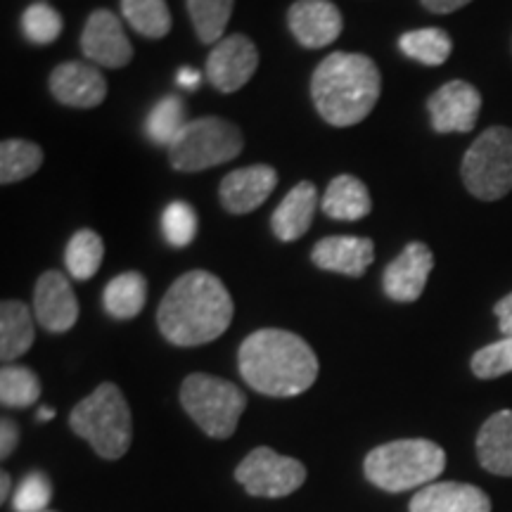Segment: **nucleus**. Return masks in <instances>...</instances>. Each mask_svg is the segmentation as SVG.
Returning <instances> with one entry per match:
<instances>
[{
	"instance_id": "obj_1",
	"label": "nucleus",
	"mask_w": 512,
	"mask_h": 512,
	"mask_svg": "<svg viewBox=\"0 0 512 512\" xmlns=\"http://www.w3.org/2000/svg\"><path fill=\"white\" fill-rule=\"evenodd\" d=\"M230 320V292L216 275L207 271L181 275L157 309L159 332L176 347H200L214 342L230 328Z\"/></svg>"
},
{
	"instance_id": "obj_2",
	"label": "nucleus",
	"mask_w": 512,
	"mask_h": 512,
	"mask_svg": "<svg viewBox=\"0 0 512 512\" xmlns=\"http://www.w3.org/2000/svg\"><path fill=\"white\" fill-rule=\"evenodd\" d=\"M238 368L254 392L275 399L299 396L318 377V356L302 337L287 330H256L240 344Z\"/></svg>"
},
{
	"instance_id": "obj_3",
	"label": "nucleus",
	"mask_w": 512,
	"mask_h": 512,
	"mask_svg": "<svg viewBox=\"0 0 512 512\" xmlns=\"http://www.w3.org/2000/svg\"><path fill=\"white\" fill-rule=\"evenodd\" d=\"M382 76L368 55L332 53L311 76V98L323 121L347 128L361 124L375 110Z\"/></svg>"
},
{
	"instance_id": "obj_4",
	"label": "nucleus",
	"mask_w": 512,
	"mask_h": 512,
	"mask_svg": "<svg viewBox=\"0 0 512 512\" xmlns=\"http://www.w3.org/2000/svg\"><path fill=\"white\" fill-rule=\"evenodd\" d=\"M446 467V453L430 439H396L373 448L363 470L370 484L389 494L422 489Z\"/></svg>"
},
{
	"instance_id": "obj_5",
	"label": "nucleus",
	"mask_w": 512,
	"mask_h": 512,
	"mask_svg": "<svg viewBox=\"0 0 512 512\" xmlns=\"http://www.w3.org/2000/svg\"><path fill=\"white\" fill-rule=\"evenodd\" d=\"M69 425L105 460H119L131 448V408L121 389L112 382L100 384L91 396L76 403L69 415Z\"/></svg>"
},
{
	"instance_id": "obj_6",
	"label": "nucleus",
	"mask_w": 512,
	"mask_h": 512,
	"mask_svg": "<svg viewBox=\"0 0 512 512\" xmlns=\"http://www.w3.org/2000/svg\"><path fill=\"white\" fill-rule=\"evenodd\" d=\"M181 403L204 434L211 439H228L238 430L247 396L233 382L207 373H192L181 387Z\"/></svg>"
},
{
	"instance_id": "obj_7",
	"label": "nucleus",
	"mask_w": 512,
	"mask_h": 512,
	"mask_svg": "<svg viewBox=\"0 0 512 512\" xmlns=\"http://www.w3.org/2000/svg\"><path fill=\"white\" fill-rule=\"evenodd\" d=\"M242 145L245 140L238 126L221 117H202L185 124L169 145V159L176 171L197 174L235 159L242 152Z\"/></svg>"
},
{
	"instance_id": "obj_8",
	"label": "nucleus",
	"mask_w": 512,
	"mask_h": 512,
	"mask_svg": "<svg viewBox=\"0 0 512 512\" xmlns=\"http://www.w3.org/2000/svg\"><path fill=\"white\" fill-rule=\"evenodd\" d=\"M465 188L482 202H496L512 190V128L491 126L465 152Z\"/></svg>"
},
{
	"instance_id": "obj_9",
	"label": "nucleus",
	"mask_w": 512,
	"mask_h": 512,
	"mask_svg": "<svg viewBox=\"0 0 512 512\" xmlns=\"http://www.w3.org/2000/svg\"><path fill=\"white\" fill-rule=\"evenodd\" d=\"M235 479L249 496L285 498L306 482V467L299 460L280 456L273 448L259 446L238 465Z\"/></svg>"
},
{
	"instance_id": "obj_10",
	"label": "nucleus",
	"mask_w": 512,
	"mask_h": 512,
	"mask_svg": "<svg viewBox=\"0 0 512 512\" xmlns=\"http://www.w3.org/2000/svg\"><path fill=\"white\" fill-rule=\"evenodd\" d=\"M259 67V50L245 34L219 41L207 57V79L216 91L235 93L252 79Z\"/></svg>"
},
{
	"instance_id": "obj_11",
	"label": "nucleus",
	"mask_w": 512,
	"mask_h": 512,
	"mask_svg": "<svg viewBox=\"0 0 512 512\" xmlns=\"http://www.w3.org/2000/svg\"><path fill=\"white\" fill-rule=\"evenodd\" d=\"M427 112L437 133H470L482 112V95L472 83L448 81L430 95Z\"/></svg>"
},
{
	"instance_id": "obj_12",
	"label": "nucleus",
	"mask_w": 512,
	"mask_h": 512,
	"mask_svg": "<svg viewBox=\"0 0 512 512\" xmlns=\"http://www.w3.org/2000/svg\"><path fill=\"white\" fill-rule=\"evenodd\" d=\"M81 50L95 67L119 69L133 60V46L121 19L110 10H95L88 17L81 34Z\"/></svg>"
},
{
	"instance_id": "obj_13",
	"label": "nucleus",
	"mask_w": 512,
	"mask_h": 512,
	"mask_svg": "<svg viewBox=\"0 0 512 512\" xmlns=\"http://www.w3.org/2000/svg\"><path fill=\"white\" fill-rule=\"evenodd\" d=\"M434 268V254L425 242H411L396 259L384 268L382 287L392 302H418L425 292L427 278Z\"/></svg>"
},
{
	"instance_id": "obj_14",
	"label": "nucleus",
	"mask_w": 512,
	"mask_h": 512,
	"mask_svg": "<svg viewBox=\"0 0 512 512\" xmlns=\"http://www.w3.org/2000/svg\"><path fill=\"white\" fill-rule=\"evenodd\" d=\"M34 316L41 328L55 335L72 330L79 320V302L72 283L60 271H46L34 290Z\"/></svg>"
},
{
	"instance_id": "obj_15",
	"label": "nucleus",
	"mask_w": 512,
	"mask_h": 512,
	"mask_svg": "<svg viewBox=\"0 0 512 512\" xmlns=\"http://www.w3.org/2000/svg\"><path fill=\"white\" fill-rule=\"evenodd\" d=\"M287 24L299 46L318 50L337 41L344 19L330 0H297L287 12Z\"/></svg>"
},
{
	"instance_id": "obj_16",
	"label": "nucleus",
	"mask_w": 512,
	"mask_h": 512,
	"mask_svg": "<svg viewBox=\"0 0 512 512\" xmlns=\"http://www.w3.org/2000/svg\"><path fill=\"white\" fill-rule=\"evenodd\" d=\"M50 93L62 105L91 110L105 102L107 81L95 64L64 62L50 74Z\"/></svg>"
},
{
	"instance_id": "obj_17",
	"label": "nucleus",
	"mask_w": 512,
	"mask_h": 512,
	"mask_svg": "<svg viewBox=\"0 0 512 512\" xmlns=\"http://www.w3.org/2000/svg\"><path fill=\"white\" fill-rule=\"evenodd\" d=\"M275 185H278V171L268 164L230 171L219 188L223 209L230 214H249L271 197Z\"/></svg>"
},
{
	"instance_id": "obj_18",
	"label": "nucleus",
	"mask_w": 512,
	"mask_h": 512,
	"mask_svg": "<svg viewBox=\"0 0 512 512\" xmlns=\"http://www.w3.org/2000/svg\"><path fill=\"white\" fill-rule=\"evenodd\" d=\"M311 259L323 271L361 278L375 261V245L370 238L332 235V238H323L313 247Z\"/></svg>"
},
{
	"instance_id": "obj_19",
	"label": "nucleus",
	"mask_w": 512,
	"mask_h": 512,
	"mask_svg": "<svg viewBox=\"0 0 512 512\" xmlns=\"http://www.w3.org/2000/svg\"><path fill=\"white\" fill-rule=\"evenodd\" d=\"M411 512H491V501L475 484L432 482L422 486L408 505Z\"/></svg>"
},
{
	"instance_id": "obj_20",
	"label": "nucleus",
	"mask_w": 512,
	"mask_h": 512,
	"mask_svg": "<svg viewBox=\"0 0 512 512\" xmlns=\"http://www.w3.org/2000/svg\"><path fill=\"white\" fill-rule=\"evenodd\" d=\"M318 204V190L316 185L309 181L297 183L287 192L285 200L278 204V209L273 211L271 228L275 238L283 242L299 240L306 230L311 228L313 214H316Z\"/></svg>"
},
{
	"instance_id": "obj_21",
	"label": "nucleus",
	"mask_w": 512,
	"mask_h": 512,
	"mask_svg": "<svg viewBox=\"0 0 512 512\" xmlns=\"http://www.w3.org/2000/svg\"><path fill=\"white\" fill-rule=\"evenodd\" d=\"M477 458L486 472L512 477V411H498L477 434Z\"/></svg>"
},
{
	"instance_id": "obj_22",
	"label": "nucleus",
	"mask_w": 512,
	"mask_h": 512,
	"mask_svg": "<svg viewBox=\"0 0 512 512\" xmlns=\"http://www.w3.org/2000/svg\"><path fill=\"white\" fill-rule=\"evenodd\" d=\"M320 207L335 221H361L373 211V202L361 178L344 174L332 178Z\"/></svg>"
},
{
	"instance_id": "obj_23",
	"label": "nucleus",
	"mask_w": 512,
	"mask_h": 512,
	"mask_svg": "<svg viewBox=\"0 0 512 512\" xmlns=\"http://www.w3.org/2000/svg\"><path fill=\"white\" fill-rule=\"evenodd\" d=\"M34 339V316L29 313V306L17 299H5L0 304V358L10 363L24 356L34 347Z\"/></svg>"
},
{
	"instance_id": "obj_24",
	"label": "nucleus",
	"mask_w": 512,
	"mask_h": 512,
	"mask_svg": "<svg viewBox=\"0 0 512 512\" xmlns=\"http://www.w3.org/2000/svg\"><path fill=\"white\" fill-rule=\"evenodd\" d=\"M147 302V280L136 271L121 273L107 283L102 306L117 320L136 318Z\"/></svg>"
},
{
	"instance_id": "obj_25",
	"label": "nucleus",
	"mask_w": 512,
	"mask_h": 512,
	"mask_svg": "<svg viewBox=\"0 0 512 512\" xmlns=\"http://www.w3.org/2000/svg\"><path fill=\"white\" fill-rule=\"evenodd\" d=\"M401 53L411 60L425 64V67H439L451 57L453 43L451 36L444 29L430 27V29H415L406 31L399 38Z\"/></svg>"
},
{
	"instance_id": "obj_26",
	"label": "nucleus",
	"mask_w": 512,
	"mask_h": 512,
	"mask_svg": "<svg viewBox=\"0 0 512 512\" xmlns=\"http://www.w3.org/2000/svg\"><path fill=\"white\" fill-rule=\"evenodd\" d=\"M102 259H105V245H102L100 235L88 228L74 233L64 249V264L76 280H91L100 271Z\"/></svg>"
},
{
	"instance_id": "obj_27",
	"label": "nucleus",
	"mask_w": 512,
	"mask_h": 512,
	"mask_svg": "<svg viewBox=\"0 0 512 512\" xmlns=\"http://www.w3.org/2000/svg\"><path fill=\"white\" fill-rule=\"evenodd\" d=\"M192 19V27L202 43L216 46L223 41L230 15H233L235 0H185Z\"/></svg>"
},
{
	"instance_id": "obj_28",
	"label": "nucleus",
	"mask_w": 512,
	"mask_h": 512,
	"mask_svg": "<svg viewBox=\"0 0 512 512\" xmlns=\"http://www.w3.org/2000/svg\"><path fill=\"white\" fill-rule=\"evenodd\" d=\"M121 12H124V19L131 24V29L138 31L140 36H169L171 12L166 0H121Z\"/></svg>"
},
{
	"instance_id": "obj_29",
	"label": "nucleus",
	"mask_w": 512,
	"mask_h": 512,
	"mask_svg": "<svg viewBox=\"0 0 512 512\" xmlns=\"http://www.w3.org/2000/svg\"><path fill=\"white\" fill-rule=\"evenodd\" d=\"M43 164V150L31 140H5L0 145V183L10 185L36 174Z\"/></svg>"
},
{
	"instance_id": "obj_30",
	"label": "nucleus",
	"mask_w": 512,
	"mask_h": 512,
	"mask_svg": "<svg viewBox=\"0 0 512 512\" xmlns=\"http://www.w3.org/2000/svg\"><path fill=\"white\" fill-rule=\"evenodd\" d=\"M188 119H185V102L178 95H166L152 107L145 119V136L155 145L169 147L183 131Z\"/></svg>"
},
{
	"instance_id": "obj_31",
	"label": "nucleus",
	"mask_w": 512,
	"mask_h": 512,
	"mask_svg": "<svg viewBox=\"0 0 512 512\" xmlns=\"http://www.w3.org/2000/svg\"><path fill=\"white\" fill-rule=\"evenodd\" d=\"M41 396V380L31 368L8 363L0 370V401L5 408H29Z\"/></svg>"
},
{
	"instance_id": "obj_32",
	"label": "nucleus",
	"mask_w": 512,
	"mask_h": 512,
	"mask_svg": "<svg viewBox=\"0 0 512 512\" xmlns=\"http://www.w3.org/2000/svg\"><path fill=\"white\" fill-rule=\"evenodd\" d=\"M22 31L27 41L34 43V46H48V43L57 41V36L62 34L60 12L46 3L29 5L22 15Z\"/></svg>"
},
{
	"instance_id": "obj_33",
	"label": "nucleus",
	"mask_w": 512,
	"mask_h": 512,
	"mask_svg": "<svg viewBox=\"0 0 512 512\" xmlns=\"http://www.w3.org/2000/svg\"><path fill=\"white\" fill-rule=\"evenodd\" d=\"M162 233L171 247H188L197 235V214L188 202L176 200L164 209Z\"/></svg>"
},
{
	"instance_id": "obj_34",
	"label": "nucleus",
	"mask_w": 512,
	"mask_h": 512,
	"mask_svg": "<svg viewBox=\"0 0 512 512\" xmlns=\"http://www.w3.org/2000/svg\"><path fill=\"white\" fill-rule=\"evenodd\" d=\"M470 368L479 380H496V377L512 373V337H503L489 347L479 349L472 356Z\"/></svg>"
},
{
	"instance_id": "obj_35",
	"label": "nucleus",
	"mask_w": 512,
	"mask_h": 512,
	"mask_svg": "<svg viewBox=\"0 0 512 512\" xmlns=\"http://www.w3.org/2000/svg\"><path fill=\"white\" fill-rule=\"evenodd\" d=\"M50 501H53V484L41 470H34L19 482L12 496V508L15 512H46Z\"/></svg>"
},
{
	"instance_id": "obj_36",
	"label": "nucleus",
	"mask_w": 512,
	"mask_h": 512,
	"mask_svg": "<svg viewBox=\"0 0 512 512\" xmlns=\"http://www.w3.org/2000/svg\"><path fill=\"white\" fill-rule=\"evenodd\" d=\"M19 444V430L10 418H3L0 422V456L8 458Z\"/></svg>"
},
{
	"instance_id": "obj_37",
	"label": "nucleus",
	"mask_w": 512,
	"mask_h": 512,
	"mask_svg": "<svg viewBox=\"0 0 512 512\" xmlns=\"http://www.w3.org/2000/svg\"><path fill=\"white\" fill-rule=\"evenodd\" d=\"M494 313L498 318V328H501L503 337H512V292L494 306Z\"/></svg>"
},
{
	"instance_id": "obj_38",
	"label": "nucleus",
	"mask_w": 512,
	"mask_h": 512,
	"mask_svg": "<svg viewBox=\"0 0 512 512\" xmlns=\"http://www.w3.org/2000/svg\"><path fill=\"white\" fill-rule=\"evenodd\" d=\"M467 3H472V0H422V5L434 15H451V12L465 8Z\"/></svg>"
},
{
	"instance_id": "obj_39",
	"label": "nucleus",
	"mask_w": 512,
	"mask_h": 512,
	"mask_svg": "<svg viewBox=\"0 0 512 512\" xmlns=\"http://www.w3.org/2000/svg\"><path fill=\"white\" fill-rule=\"evenodd\" d=\"M176 81H178V86L185 88V91H195V88L202 83V74L192 67H181L178 69Z\"/></svg>"
},
{
	"instance_id": "obj_40",
	"label": "nucleus",
	"mask_w": 512,
	"mask_h": 512,
	"mask_svg": "<svg viewBox=\"0 0 512 512\" xmlns=\"http://www.w3.org/2000/svg\"><path fill=\"white\" fill-rule=\"evenodd\" d=\"M8 494H10V475L8 472H3L0 475V501H8Z\"/></svg>"
},
{
	"instance_id": "obj_41",
	"label": "nucleus",
	"mask_w": 512,
	"mask_h": 512,
	"mask_svg": "<svg viewBox=\"0 0 512 512\" xmlns=\"http://www.w3.org/2000/svg\"><path fill=\"white\" fill-rule=\"evenodd\" d=\"M53 418H55V408H41V411H38V420L41 422L53 420Z\"/></svg>"
},
{
	"instance_id": "obj_42",
	"label": "nucleus",
	"mask_w": 512,
	"mask_h": 512,
	"mask_svg": "<svg viewBox=\"0 0 512 512\" xmlns=\"http://www.w3.org/2000/svg\"><path fill=\"white\" fill-rule=\"evenodd\" d=\"M46 512H50V510H46Z\"/></svg>"
}]
</instances>
